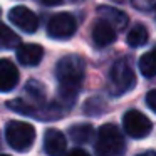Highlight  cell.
I'll list each match as a JSON object with an SVG mask.
<instances>
[{"mask_svg":"<svg viewBox=\"0 0 156 156\" xmlns=\"http://www.w3.org/2000/svg\"><path fill=\"white\" fill-rule=\"evenodd\" d=\"M126 151V143L122 133L114 124H102L98 131L96 154L98 156H122Z\"/></svg>","mask_w":156,"mask_h":156,"instance_id":"1","label":"cell"},{"mask_svg":"<svg viewBox=\"0 0 156 156\" xmlns=\"http://www.w3.org/2000/svg\"><path fill=\"white\" fill-rule=\"evenodd\" d=\"M84 72H86V62L77 54L66 55L55 66V76H57L61 86L79 87L82 79H84Z\"/></svg>","mask_w":156,"mask_h":156,"instance_id":"2","label":"cell"},{"mask_svg":"<svg viewBox=\"0 0 156 156\" xmlns=\"http://www.w3.org/2000/svg\"><path fill=\"white\" fill-rule=\"evenodd\" d=\"M7 143L19 153H25L35 141V128L25 121H10L5 128Z\"/></svg>","mask_w":156,"mask_h":156,"instance_id":"3","label":"cell"},{"mask_svg":"<svg viewBox=\"0 0 156 156\" xmlns=\"http://www.w3.org/2000/svg\"><path fill=\"white\" fill-rule=\"evenodd\" d=\"M136 86V74L128 61L119 59L109 72V89L114 96H121Z\"/></svg>","mask_w":156,"mask_h":156,"instance_id":"4","label":"cell"},{"mask_svg":"<svg viewBox=\"0 0 156 156\" xmlns=\"http://www.w3.org/2000/svg\"><path fill=\"white\" fill-rule=\"evenodd\" d=\"M122 126H124V131L134 139L146 138L153 129L151 121L136 109H131L122 116Z\"/></svg>","mask_w":156,"mask_h":156,"instance_id":"5","label":"cell"},{"mask_svg":"<svg viewBox=\"0 0 156 156\" xmlns=\"http://www.w3.org/2000/svg\"><path fill=\"white\" fill-rule=\"evenodd\" d=\"M76 19L72 17L67 12H61V14H55L54 17L49 20L47 24V34L52 39H59V41H64L74 35L76 32Z\"/></svg>","mask_w":156,"mask_h":156,"instance_id":"6","label":"cell"},{"mask_svg":"<svg viewBox=\"0 0 156 156\" xmlns=\"http://www.w3.org/2000/svg\"><path fill=\"white\" fill-rule=\"evenodd\" d=\"M9 19L17 29H20L25 34H34L39 27V19L30 9L17 5V7L10 9L9 12Z\"/></svg>","mask_w":156,"mask_h":156,"instance_id":"7","label":"cell"},{"mask_svg":"<svg viewBox=\"0 0 156 156\" xmlns=\"http://www.w3.org/2000/svg\"><path fill=\"white\" fill-rule=\"evenodd\" d=\"M19 84L17 66L9 59H0V92H9Z\"/></svg>","mask_w":156,"mask_h":156,"instance_id":"8","label":"cell"},{"mask_svg":"<svg viewBox=\"0 0 156 156\" xmlns=\"http://www.w3.org/2000/svg\"><path fill=\"white\" fill-rule=\"evenodd\" d=\"M67 148L66 136L59 129H47L44 136V149L49 156H62Z\"/></svg>","mask_w":156,"mask_h":156,"instance_id":"9","label":"cell"},{"mask_svg":"<svg viewBox=\"0 0 156 156\" xmlns=\"http://www.w3.org/2000/svg\"><path fill=\"white\" fill-rule=\"evenodd\" d=\"M98 17L99 20L108 22L114 30H122L128 25V15L114 7H109V5H102L98 9Z\"/></svg>","mask_w":156,"mask_h":156,"instance_id":"10","label":"cell"},{"mask_svg":"<svg viewBox=\"0 0 156 156\" xmlns=\"http://www.w3.org/2000/svg\"><path fill=\"white\" fill-rule=\"evenodd\" d=\"M44 57V49L39 44H22L17 47V61L24 66H37Z\"/></svg>","mask_w":156,"mask_h":156,"instance_id":"11","label":"cell"},{"mask_svg":"<svg viewBox=\"0 0 156 156\" xmlns=\"http://www.w3.org/2000/svg\"><path fill=\"white\" fill-rule=\"evenodd\" d=\"M92 41L98 47H106L116 41V30L104 20H98L92 27Z\"/></svg>","mask_w":156,"mask_h":156,"instance_id":"12","label":"cell"},{"mask_svg":"<svg viewBox=\"0 0 156 156\" xmlns=\"http://www.w3.org/2000/svg\"><path fill=\"white\" fill-rule=\"evenodd\" d=\"M69 134H71L72 141L77 143V144H86L92 139L94 136V128L91 124H74L71 129H69Z\"/></svg>","mask_w":156,"mask_h":156,"instance_id":"13","label":"cell"},{"mask_svg":"<svg viewBox=\"0 0 156 156\" xmlns=\"http://www.w3.org/2000/svg\"><path fill=\"white\" fill-rule=\"evenodd\" d=\"M128 44L131 47H141L148 42V29L143 24H136L131 30L128 32V37H126Z\"/></svg>","mask_w":156,"mask_h":156,"instance_id":"14","label":"cell"},{"mask_svg":"<svg viewBox=\"0 0 156 156\" xmlns=\"http://www.w3.org/2000/svg\"><path fill=\"white\" fill-rule=\"evenodd\" d=\"M139 71L144 77H154L156 76V52H146L139 59Z\"/></svg>","mask_w":156,"mask_h":156,"instance_id":"15","label":"cell"},{"mask_svg":"<svg viewBox=\"0 0 156 156\" xmlns=\"http://www.w3.org/2000/svg\"><path fill=\"white\" fill-rule=\"evenodd\" d=\"M20 39L15 32H12L7 25H2L0 24V47L4 49H14L19 45Z\"/></svg>","mask_w":156,"mask_h":156,"instance_id":"16","label":"cell"},{"mask_svg":"<svg viewBox=\"0 0 156 156\" xmlns=\"http://www.w3.org/2000/svg\"><path fill=\"white\" fill-rule=\"evenodd\" d=\"M7 106H9L10 109H14V111L20 112V114H25V116H30V114H34V112H35L34 106H32L30 102H25V101H22V99H15V101H9V102H7Z\"/></svg>","mask_w":156,"mask_h":156,"instance_id":"17","label":"cell"},{"mask_svg":"<svg viewBox=\"0 0 156 156\" xmlns=\"http://www.w3.org/2000/svg\"><path fill=\"white\" fill-rule=\"evenodd\" d=\"M25 91H27L29 94H30V98L35 99V101H42V99H44V96H45L44 94V87H42L37 81H29Z\"/></svg>","mask_w":156,"mask_h":156,"instance_id":"18","label":"cell"},{"mask_svg":"<svg viewBox=\"0 0 156 156\" xmlns=\"http://www.w3.org/2000/svg\"><path fill=\"white\" fill-rule=\"evenodd\" d=\"M131 5L138 10L151 12L156 9V0H131Z\"/></svg>","mask_w":156,"mask_h":156,"instance_id":"19","label":"cell"},{"mask_svg":"<svg viewBox=\"0 0 156 156\" xmlns=\"http://www.w3.org/2000/svg\"><path fill=\"white\" fill-rule=\"evenodd\" d=\"M146 104L153 112H156V89H153L146 94Z\"/></svg>","mask_w":156,"mask_h":156,"instance_id":"20","label":"cell"},{"mask_svg":"<svg viewBox=\"0 0 156 156\" xmlns=\"http://www.w3.org/2000/svg\"><path fill=\"white\" fill-rule=\"evenodd\" d=\"M66 156H89V154L84 151V149H81V148H76V149H72L71 153H67Z\"/></svg>","mask_w":156,"mask_h":156,"instance_id":"21","label":"cell"},{"mask_svg":"<svg viewBox=\"0 0 156 156\" xmlns=\"http://www.w3.org/2000/svg\"><path fill=\"white\" fill-rule=\"evenodd\" d=\"M44 5H49V7H52V5H59L62 2V0H41Z\"/></svg>","mask_w":156,"mask_h":156,"instance_id":"22","label":"cell"},{"mask_svg":"<svg viewBox=\"0 0 156 156\" xmlns=\"http://www.w3.org/2000/svg\"><path fill=\"white\" fill-rule=\"evenodd\" d=\"M138 156H156V153L154 151H144V153H141V154H138Z\"/></svg>","mask_w":156,"mask_h":156,"instance_id":"23","label":"cell"},{"mask_svg":"<svg viewBox=\"0 0 156 156\" xmlns=\"http://www.w3.org/2000/svg\"><path fill=\"white\" fill-rule=\"evenodd\" d=\"M0 156H9V154H0Z\"/></svg>","mask_w":156,"mask_h":156,"instance_id":"24","label":"cell"},{"mask_svg":"<svg viewBox=\"0 0 156 156\" xmlns=\"http://www.w3.org/2000/svg\"><path fill=\"white\" fill-rule=\"evenodd\" d=\"M74 2H81V0H74Z\"/></svg>","mask_w":156,"mask_h":156,"instance_id":"25","label":"cell"},{"mask_svg":"<svg viewBox=\"0 0 156 156\" xmlns=\"http://www.w3.org/2000/svg\"><path fill=\"white\" fill-rule=\"evenodd\" d=\"M154 52H156V49H154Z\"/></svg>","mask_w":156,"mask_h":156,"instance_id":"26","label":"cell"}]
</instances>
